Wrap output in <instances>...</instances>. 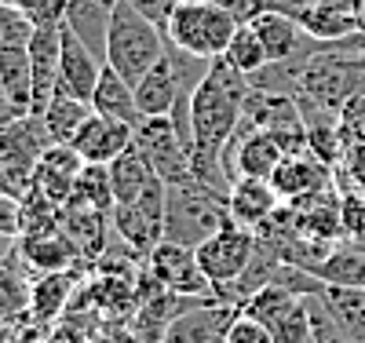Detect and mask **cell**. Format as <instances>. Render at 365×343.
<instances>
[{
	"label": "cell",
	"instance_id": "d6a6232c",
	"mask_svg": "<svg viewBox=\"0 0 365 343\" xmlns=\"http://www.w3.org/2000/svg\"><path fill=\"white\" fill-rule=\"evenodd\" d=\"M15 4L34 19V26H58L66 19V4H70V0H15Z\"/></svg>",
	"mask_w": 365,
	"mask_h": 343
},
{
	"label": "cell",
	"instance_id": "ffe728a7",
	"mask_svg": "<svg viewBox=\"0 0 365 343\" xmlns=\"http://www.w3.org/2000/svg\"><path fill=\"white\" fill-rule=\"evenodd\" d=\"M0 84H4L8 99L15 103L22 117L34 113V62H29V48L0 44Z\"/></svg>",
	"mask_w": 365,
	"mask_h": 343
},
{
	"label": "cell",
	"instance_id": "e0dca14e",
	"mask_svg": "<svg viewBox=\"0 0 365 343\" xmlns=\"http://www.w3.org/2000/svg\"><path fill=\"white\" fill-rule=\"evenodd\" d=\"M91 110L103 113V117H113V121H125V124H132V128L143 121L139 103H135V84L125 81L113 66H103L96 96H91Z\"/></svg>",
	"mask_w": 365,
	"mask_h": 343
},
{
	"label": "cell",
	"instance_id": "4fadbf2b",
	"mask_svg": "<svg viewBox=\"0 0 365 343\" xmlns=\"http://www.w3.org/2000/svg\"><path fill=\"white\" fill-rule=\"evenodd\" d=\"M103 66L106 58L91 51L73 29L63 22V66H58V91H70L77 99H88L96 96V84L103 77Z\"/></svg>",
	"mask_w": 365,
	"mask_h": 343
},
{
	"label": "cell",
	"instance_id": "ab89813d",
	"mask_svg": "<svg viewBox=\"0 0 365 343\" xmlns=\"http://www.w3.org/2000/svg\"><path fill=\"white\" fill-rule=\"evenodd\" d=\"M307 343H314V336H311V339H307Z\"/></svg>",
	"mask_w": 365,
	"mask_h": 343
},
{
	"label": "cell",
	"instance_id": "ac0fdd59",
	"mask_svg": "<svg viewBox=\"0 0 365 343\" xmlns=\"http://www.w3.org/2000/svg\"><path fill=\"white\" fill-rule=\"evenodd\" d=\"M179 96H182V88H179V77H175L172 58H168V51H165V58L135 84L139 113H143V117H165V113H172V106H175Z\"/></svg>",
	"mask_w": 365,
	"mask_h": 343
},
{
	"label": "cell",
	"instance_id": "d6986e66",
	"mask_svg": "<svg viewBox=\"0 0 365 343\" xmlns=\"http://www.w3.org/2000/svg\"><path fill=\"white\" fill-rule=\"evenodd\" d=\"M113 8L110 0H70L66 4V26L73 34L96 51L106 58V34H110V19H113Z\"/></svg>",
	"mask_w": 365,
	"mask_h": 343
},
{
	"label": "cell",
	"instance_id": "d4e9b609",
	"mask_svg": "<svg viewBox=\"0 0 365 343\" xmlns=\"http://www.w3.org/2000/svg\"><path fill=\"white\" fill-rule=\"evenodd\" d=\"M325 307L358 343H365V289H344V285H325Z\"/></svg>",
	"mask_w": 365,
	"mask_h": 343
},
{
	"label": "cell",
	"instance_id": "5b68a950",
	"mask_svg": "<svg viewBox=\"0 0 365 343\" xmlns=\"http://www.w3.org/2000/svg\"><path fill=\"white\" fill-rule=\"evenodd\" d=\"M358 84H361V70L354 66L347 55H340V51H318L307 66H303L296 99L340 113L344 103L351 96H358Z\"/></svg>",
	"mask_w": 365,
	"mask_h": 343
},
{
	"label": "cell",
	"instance_id": "3957f363",
	"mask_svg": "<svg viewBox=\"0 0 365 343\" xmlns=\"http://www.w3.org/2000/svg\"><path fill=\"white\" fill-rule=\"evenodd\" d=\"M237 19L220 0H179V8L168 22V41L182 51H194L201 58H220L237 34Z\"/></svg>",
	"mask_w": 365,
	"mask_h": 343
},
{
	"label": "cell",
	"instance_id": "603a6c76",
	"mask_svg": "<svg viewBox=\"0 0 365 343\" xmlns=\"http://www.w3.org/2000/svg\"><path fill=\"white\" fill-rule=\"evenodd\" d=\"M325 285L365 289V245H336L314 270Z\"/></svg>",
	"mask_w": 365,
	"mask_h": 343
},
{
	"label": "cell",
	"instance_id": "6da1fadb",
	"mask_svg": "<svg viewBox=\"0 0 365 343\" xmlns=\"http://www.w3.org/2000/svg\"><path fill=\"white\" fill-rule=\"evenodd\" d=\"M165 48H168L165 29L143 19L132 4L117 0L110 34H106V66H113L125 81L139 84L165 58Z\"/></svg>",
	"mask_w": 365,
	"mask_h": 343
},
{
	"label": "cell",
	"instance_id": "8fae6325",
	"mask_svg": "<svg viewBox=\"0 0 365 343\" xmlns=\"http://www.w3.org/2000/svg\"><path fill=\"white\" fill-rule=\"evenodd\" d=\"M135 139V128L125 121H113V117H103V113H91L84 121V128L73 135V150L84 158V165H110L125 153Z\"/></svg>",
	"mask_w": 365,
	"mask_h": 343
},
{
	"label": "cell",
	"instance_id": "5bb4252c",
	"mask_svg": "<svg viewBox=\"0 0 365 343\" xmlns=\"http://www.w3.org/2000/svg\"><path fill=\"white\" fill-rule=\"evenodd\" d=\"M230 215L234 223L249 227V230H263L282 208V194L270 179H256V175H237L230 186Z\"/></svg>",
	"mask_w": 365,
	"mask_h": 343
},
{
	"label": "cell",
	"instance_id": "7402d4cb",
	"mask_svg": "<svg viewBox=\"0 0 365 343\" xmlns=\"http://www.w3.org/2000/svg\"><path fill=\"white\" fill-rule=\"evenodd\" d=\"M91 113L96 110H91L88 99H77V96H70V91H55L48 110L41 113V121L48 124V132H51L55 143H73V135L84 128V121Z\"/></svg>",
	"mask_w": 365,
	"mask_h": 343
},
{
	"label": "cell",
	"instance_id": "f1b7e54d",
	"mask_svg": "<svg viewBox=\"0 0 365 343\" xmlns=\"http://www.w3.org/2000/svg\"><path fill=\"white\" fill-rule=\"evenodd\" d=\"M37 26L19 4H0V44H19V48H29L34 41Z\"/></svg>",
	"mask_w": 365,
	"mask_h": 343
},
{
	"label": "cell",
	"instance_id": "f35d334b",
	"mask_svg": "<svg viewBox=\"0 0 365 343\" xmlns=\"http://www.w3.org/2000/svg\"><path fill=\"white\" fill-rule=\"evenodd\" d=\"M347 161H351V175L365 186V146H358V150H347Z\"/></svg>",
	"mask_w": 365,
	"mask_h": 343
},
{
	"label": "cell",
	"instance_id": "83f0119b",
	"mask_svg": "<svg viewBox=\"0 0 365 343\" xmlns=\"http://www.w3.org/2000/svg\"><path fill=\"white\" fill-rule=\"evenodd\" d=\"M66 296H70V277L58 270V274H48L44 282L34 285V303H29V307H34L37 318L48 322V318H55L58 310L66 307Z\"/></svg>",
	"mask_w": 365,
	"mask_h": 343
},
{
	"label": "cell",
	"instance_id": "277c9868",
	"mask_svg": "<svg viewBox=\"0 0 365 343\" xmlns=\"http://www.w3.org/2000/svg\"><path fill=\"white\" fill-rule=\"evenodd\" d=\"M55 146L48 124L41 117H19L8 128H0V186L19 198L29 194L41 158Z\"/></svg>",
	"mask_w": 365,
	"mask_h": 343
},
{
	"label": "cell",
	"instance_id": "7c38bea8",
	"mask_svg": "<svg viewBox=\"0 0 365 343\" xmlns=\"http://www.w3.org/2000/svg\"><path fill=\"white\" fill-rule=\"evenodd\" d=\"M29 62H34V117H41L58 91V66H63V22L37 26L29 41Z\"/></svg>",
	"mask_w": 365,
	"mask_h": 343
},
{
	"label": "cell",
	"instance_id": "52a82bcc",
	"mask_svg": "<svg viewBox=\"0 0 365 343\" xmlns=\"http://www.w3.org/2000/svg\"><path fill=\"white\" fill-rule=\"evenodd\" d=\"M165 201H168V183L154 179V186H150L139 201L117 205L110 212L117 237L125 241L139 260H146L165 241Z\"/></svg>",
	"mask_w": 365,
	"mask_h": 343
},
{
	"label": "cell",
	"instance_id": "30bf717a",
	"mask_svg": "<svg viewBox=\"0 0 365 343\" xmlns=\"http://www.w3.org/2000/svg\"><path fill=\"white\" fill-rule=\"evenodd\" d=\"M237 310L241 307H234V303L205 296V300L190 303L187 310H179V314L168 322L161 343H223L227 325L234 322Z\"/></svg>",
	"mask_w": 365,
	"mask_h": 343
},
{
	"label": "cell",
	"instance_id": "8d00e7d4",
	"mask_svg": "<svg viewBox=\"0 0 365 343\" xmlns=\"http://www.w3.org/2000/svg\"><path fill=\"white\" fill-rule=\"evenodd\" d=\"M220 4H223L237 22H252L256 15L270 11V0H220Z\"/></svg>",
	"mask_w": 365,
	"mask_h": 343
},
{
	"label": "cell",
	"instance_id": "4dcf8cb0",
	"mask_svg": "<svg viewBox=\"0 0 365 343\" xmlns=\"http://www.w3.org/2000/svg\"><path fill=\"white\" fill-rule=\"evenodd\" d=\"M223 343H278V336H274V329H270V325H263L259 318L245 314V310H237L234 322L227 325Z\"/></svg>",
	"mask_w": 365,
	"mask_h": 343
},
{
	"label": "cell",
	"instance_id": "e575fe53",
	"mask_svg": "<svg viewBox=\"0 0 365 343\" xmlns=\"http://www.w3.org/2000/svg\"><path fill=\"white\" fill-rule=\"evenodd\" d=\"M125 4H132L143 19H150L154 26H161L168 34V22H172V15L179 8V0H125Z\"/></svg>",
	"mask_w": 365,
	"mask_h": 343
},
{
	"label": "cell",
	"instance_id": "1f68e13d",
	"mask_svg": "<svg viewBox=\"0 0 365 343\" xmlns=\"http://www.w3.org/2000/svg\"><path fill=\"white\" fill-rule=\"evenodd\" d=\"M26 230V205L19 194L0 186V234L4 237H19Z\"/></svg>",
	"mask_w": 365,
	"mask_h": 343
},
{
	"label": "cell",
	"instance_id": "74e56055",
	"mask_svg": "<svg viewBox=\"0 0 365 343\" xmlns=\"http://www.w3.org/2000/svg\"><path fill=\"white\" fill-rule=\"evenodd\" d=\"M19 117H22V113L15 110V103L8 99V91H4V84H0V128H8V124L19 121ZM26 117H29V113H26Z\"/></svg>",
	"mask_w": 365,
	"mask_h": 343
},
{
	"label": "cell",
	"instance_id": "cb8c5ba5",
	"mask_svg": "<svg viewBox=\"0 0 365 343\" xmlns=\"http://www.w3.org/2000/svg\"><path fill=\"white\" fill-rule=\"evenodd\" d=\"M296 307H299V296H296V292H289V289H285V285H278V282L263 285L259 292H252L245 303H241V310H245V314L259 318V322H263V325H270L274 332H278V325L292 314Z\"/></svg>",
	"mask_w": 365,
	"mask_h": 343
},
{
	"label": "cell",
	"instance_id": "9a60e30c",
	"mask_svg": "<svg viewBox=\"0 0 365 343\" xmlns=\"http://www.w3.org/2000/svg\"><path fill=\"white\" fill-rule=\"evenodd\" d=\"M270 183L278 186L282 201H311L318 194H325L329 186V165L318 161L311 150H299V153H285V161L278 165V172L270 175Z\"/></svg>",
	"mask_w": 365,
	"mask_h": 343
},
{
	"label": "cell",
	"instance_id": "44dd1931",
	"mask_svg": "<svg viewBox=\"0 0 365 343\" xmlns=\"http://www.w3.org/2000/svg\"><path fill=\"white\" fill-rule=\"evenodd\" d=\"M29 260L22 256V248H11V252L0 260V325L19 318L22 310L34 303V285L26 277Z\"/></svg>",
	"mask_w": 365,
	"mask_h": 343
},
{
	"label": "cell",
	"instance_id": "d590c367",
	"mask_svg": "<svg viewBox=\"0 0 365 343\" xmlns=\"http://www.w3.org/2000/svg\"><path fill=\"white\" fill-rule=\"evenodd\" d=\"M340 212H344V234L365 241V198H358V194L344 198Z\"/></svg>",
	"mask_w": 365,
	"mask_h": 343
},
{
	"label": "cell",
	"instance_id": "484cf974",
	"mask_svg": "<svg viewBox=\"0 0 365 343\" xmlns=\"http://www.w3.org/2000/svg\"><path fill=\"white\" fill-rule=\"evenodd\" d=\"M22 256L34 263V267H41V270H48V274H58V270H66L70 267V260H73V245H70V237H58V234H29L22 245Z\"/></svg>",
	"mask_w": 365,
	"mask_h": 343
},
{
	"label": "cell",
	"instance_id": "8992f818",
	"mask_svg": "<svg viewBox=\"0 0 365 343\" xmlns=\"http://www.w3.org/2000/svg\"><path fill=\"white\" fill-rule=\"evenodd\" d=\"M256 245H259V234L241 227V223H227L220 234H212L208 241H201L194 252H197V263L205 270V277L212 282V289H223V285H234L241 274L249 270L252 256H256Z\"/></svg>",
	"mask_w": 365,
	"mask_h": 343
},
{
	"label": "cell",
	"instance_id": "60d3db41",
	"mask_svg": "<svg viewBox=\"0 0 365 343\" xmlns=\"http://www.w3.org/2000/svg\"><path fill=\"white\" fill-rule=\"evenodd\" d=\"M110 4H117V0H110Z\"/></svg>",
	"mask_w": 365,
	"mask_h": 343
},
{
	"label": "cell",
	"instance_id": "836d02e7",
	"mask_svg": "<svg viewBox=\"0 0 365 343\" xmlns=\"http://www.w3.org/2000/svg\"><path fill=\"white\" fill-rule=\"evenodd\" d=\"M278 343H307L311 339V314H307V303L299 300V307L292 310V314L278 325Z\"/></svg>",
	"mask_w": 365,
	"mask_h": 343
},
{
	"label": "cell",
	"instance_id": "f546056e",
	"mask_svg": "<svg viewBox=\"0 0 365 343\" xmlns=\"http://www.w3.org/2000/svg\"><path fill=\"white\" fill-rule=\"evenodd\" d=\"M340 139H344V150H358L365 146V96H351L340 110Z\"/></svg>",
	"mask_w": 365,
	"mask_h": 343
},
{
	"label": "cell",
	"instance_id": "2e32d148",
	"mask_svg": "<svg viewBox=\"0 0 365 343\" xmlns=\"http://www.w3.org/2000/svg\"><path fill=\"white\" fill-rule=\"evenodd\" d=\"M110 168V186H113V201L117 205H132V201H139L150 186H154V168H150V161L143 158V150L132 143L125 153H120L117 161H110L106 165ZM113 205V208H117Z\"/></svg>",
	"mask_w": 365,
	"mask_h": 343
},
{
	"label": "cell",
	"instance_id": "7a4b0ae2",
	"mask_svg": "<svg viewBox=\"0 0 365 343\" xmlns=\"http://www.w3.org/2000/svg\"><path fill=\"white\" fill-rule=\"evenodd\" d=\"M230 215V201L208 186L187 179L168 186V201H165V241H179L197 248L201 241H208L212 234H220Z\"/></svg>",
	"mask_w": 365,
	"mask_h": 343
},
{
	"label": "cell",
	"instance_id": "9c48e42d",
	"mask_svg": "<svg viewBox=\"0 0 365 343\" xmlns=\"http://www.w3.org/2000/svg\"><path fill=\"white\" fill-rule=\"evenodd\" d=\"M146 274L175 296H216V289H212V282L205 277L197 252L190 245L161 241L154 252L146 256Z\"/></svg>",
	"mask_w": 365,
	"mask_h": 343
},
{
	"label": "cell",
	"instance_id": "ba28073f",
	"mask_svg": "<svg viewBox=\"0 0 365 343\" xmlns=\"http://www.w3.org/2000/svg\"><path fill=\"white\" fill-rule=\"evenodd\" d=\"M143 158L150 161V168H154V175L168 186L175 183H187L190 179V150L187 143L179 139L172 117H143L135 124V139H132Z\"/></svg>",
	"mask_w": 365,
	"mask_h": 343
},
{
	"label": "cell",
	"instance_id": "4316f807",
	"mask_svg": "<svg viewBox=\"0 0 365 343\" xmlns=\"http://www.w3.org/2000/svg\"><path fill=\"white\" fill-rule=\"evenodd\" d=\"M223 58L234 62V66H237L241 73H249V77L259 73L267 62H270V58H267V48H263V41H259V34L252 29V22H241V26H237V34L230 37Z\"/></svg>",
	"mask_w": 365,
	"mask_h": 343
}]
</instances>
